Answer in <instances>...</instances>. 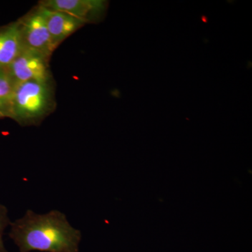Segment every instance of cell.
Segmentation results:
<instances>
[{
  "mask_svg": "<svg viewBox=\"0 0 252 252\" xmlns=\"http://www.w3.org/2000/svg\"><path fill=\"white\" fill-rule=\"evenodd\" d=\"M9 236L20 252H79L80 230L72 227L58 210L38 215L28 210L11 222Z\"/></svg>",
  "mask_w": 252,
  "mask_h": 252,
  "instance_id": "obj_1",
  "label": "cell"
},
{
  "mask_svg": "<svg viewBox=\"0 0 252 252\" xmlns=\"http://www.w3.org/2000/svg\"><path fill=\"white\" fill-rule=\"evenodd\" d=\"M55 104L52 81H26L15 87L9 118L22 126H37Z\"/></svg>",
  "mask_w": 252,
  "mask_h": 252,
  "instance_id": "obj_2",
  "label": "cell"
},
{
  "mask_svg": "<svg viewBox=\"0 0 252 252\" xmlns=\"http://www.w3.org/2000/svg\"><path fill=\"white\" fill-rule=\"evenodd\" d=\"M23 48L51 59L56 47L53 43L40 6L19 20Z\"/></svg>",
  "mask_w": 252,
  "mask_h": 252,
  "instance_id": "obj_3",
  "label": "cell"
},
{
  "mask_svg": "<svg viewBox=\"0 0 252 252\" xmlns=\"http://www.w3.org/2000/svg\"><path fill=\"white\" fill-rule=\"evenodd\" d=\"M49 58L23 48L6 70L14 85L26 81H52Z\"/></svg>",
  "mask_w": 252,
  "mask_h": 252,
  "instance_id": "obj_4",
  "label": "cell"
},
{
  "mask_svg": "<svg viewBox=\"0 0 252 252\" xmlns=\"http://www.w3.org/2000/svg\"><path fill=\"white\" fill-rule=\"evenodd\" d=\"M105 4L98 0H45L39 3L46 9L66 13L86 24L98 19L106 9Z\"/></svg>",
  "mask_w": 252,
  "mask_h": 252,
  "instance_id": "obj_5",
  "label": "cell"
},
{
  "mask_svg": "<svg viewBox=\"0 0 252 252\" xmlns=\"http://www.w3.org/2000/svg\"><path fill=\"white\" fill-rule=\"evenodd\" d=\"M40 6V5H39ZM45 17L53 43L56 48L66 38L75 32L86 23L81 20L61 11H52L40 6Z\"/></svg>",
  "mask_w": 252,
  "mask_h": 252,
  "instance_id": "obj_6",
  "label": "cell"
},
{
  "mask_svg": "<svg viewBox=\"0 0 252 252\" xmlns=\"http://www.w3.org/2000/svg\"><path fill=\"white\" fill-rule=\"evenodd\" d=\"M22 49L19 21L0 29V68L9 67Z\"/></svg>",
  "mask_w": 252,
  "mask_h": 252,
  "instance_id": "obj_7",
  "label": "cell"
},
{
  "mask_svg": "<svg viewBox=\"0 0 252 252\" xmlns=\"http://www.w3.org/2000/svg\"><path fill=\"white\" fill-rule=\"evenodd\" d=\"M15 87L6 69L0 68V119L9 118Z\"/></svg>",
  "mask_w": 252,
  "mask_h": 252,
  "instance_id": "obj_8",
  "label": "cell"
},
{
  "mask_svg": "<svg viewBox=\"0 0 252 252\" xmlns=\"http://www.w3.org/2000/svg\"><path fill=\"white\" fill-rule=\"evenodd\" d=\"M11 220L8 216V210L4 205L0 204V252H9L5 248L3 235L4 230L11 224Z\"/></svg>",
  "mask_w": 252,
  "mask_h": 252,
  "instance_id": "obj_9",
  "label": "cell"
}]
</instances>
